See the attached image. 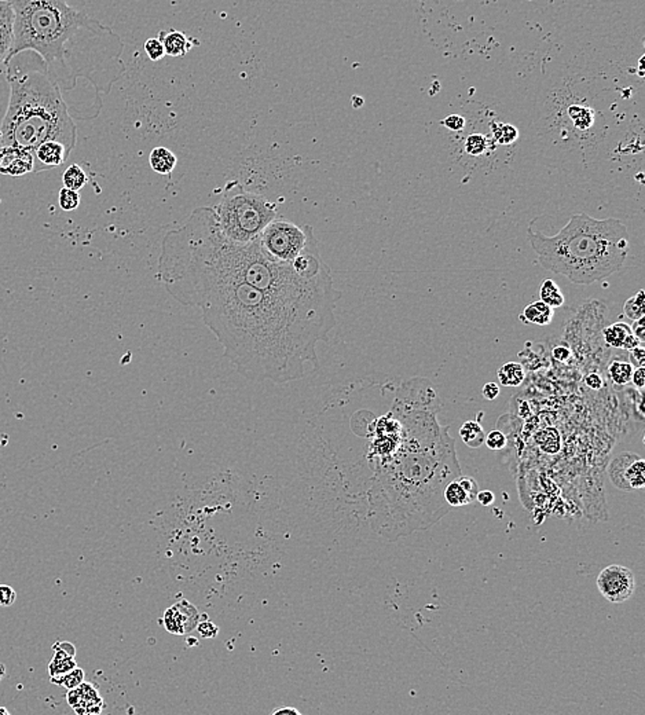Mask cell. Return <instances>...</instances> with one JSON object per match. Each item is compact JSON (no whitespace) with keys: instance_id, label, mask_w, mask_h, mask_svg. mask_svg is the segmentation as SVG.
<instances>
[{"instance_id":"obj_47","label":"cell","mask_w":645,"mask_h":715,"mask_svg":"<svg viewBox=\"0 0 645 715\" xmlns=\"http://www.w3.org/2000/svg\"><path fill=\"white\" fill-rule=\"evenodd\" d=\"M0 715H10V711L6 707H0Z\"/></svg>"},{"instance_id":"obj_45","label":"cell","mask_w":645,"mask_h":715,"mask_svg":"<svg viewBox=\"0 0 645 715\" xmlns=\"http://www.w3.org/2000/svg\"><path fill=\"white\" fill-rule=\"evenodd\" d=\"M295 714L300 715V711L295 707H284V709H277L273 711V715Z\"/></svg>"},{"instance_id":"obj_37","label":"cell","mask_w":645,"mask_h":715,"mask_svg":"<svg viewBox=\"0 0 645 715\" xmlns=\"http://www.w3.org/2000/svg\"><path fill=\"white\" fill-rule=\"evenodd\" d=\"M442 124L447 130H450V131L461 132L465 128V125H467V120L464 119L462 116H460V115H452V116H449V118L443 120Z\"/></svg>"},{"instance_id":"obj_20","label":"cell","mask_w":645,"mask_h":715,"mask_svg":"<svg viewBox=\"0 0 645 715\" xmlns=\"http://www.w3.org/2000/svg\"><path fill=\"white\" fill-rule=\"evenodd\" d=\"M498 380L503 387H518L525 382V369L518 362H506L497 372Z\"/></svg>"},{"instance_id":"obj_43","label":"cell","mask_w":645,"mask_h":715,"mask_svg":"<svg viewBox=\"0 0 645 715\" xmlns=\"http://www.w3.org/2000/svg\"><path fill=\"white\" fill-rule=\"evenodd\" d=\"M496 500L494 497V493L489 491V490H484V491H479L478 496H476V500L479 503H481L483 506H489L491 505L493 502Z\"/></svg>"},{"instance_id":"obj_18","label":"cell","mask_w":645,"mask_h":715,"mask_svg":"<svg viewBox=\"0 0 645 715\" xmlns=\"http://www.w3.org/2000/svg\"><path fill=\"white\" fill-rule=\"evenodd\" d=\"M553 316L554 309H552L547 303L540 300L525 307V310L520 314V321L525 324L547 326L553 321Z\"/></svg>"},{"instance_id":"obj_40","label":"cell","mask_w":645,"mask_h":715,"mask_svg":"<svg viewBox=\"0 0 645 715\" xmlns=\"http://www.w3.org/2000/svg\"><path fill=\"white\" fill-rule=\"evenodd\" d=\"M630 382H633L636 385V388L639 389H643L645 385V369L644 366H640L637 367L636 370H633V374H632V380Z\"/></svg>"},{"instance_id":"obj_19","label":"cell","mask_w":645,"mask_h":715,"mask_svg":"<svg viewBox=\"0 0 645 715\" xmlns=\"http://www.w3.org/2000/svg\"><path fill=\"white\" fill-rule=\"evenodd\" d=\"M149 163L154 172L169 175L176 167L178 159L167 147H154L149 156Z\"/></svg>"},{"instance_id":"obj_2","label":"cell","mask_w":645,"mask_h":715,"mask_svg":"<svg viewBox=\"0 0 645 715\" xmlns=\"http://www.w3.org/2000/svg\"><path fill=\"white\" fill-rule=\"evenodd\" d=\"M159 280L169 296L193 286L239 281L293 302L336 306L341 297L333 277L303 280L290 263L270 259L258 239L249 242L226 239L214 208L208 207L195 208L181 227L164 236Z\"/></svg>"},{"instance_id":"obj_28","label":"cell","mask_w":645,"mask_h":715,"mask_svg":"<svg viewBox=\"0 0 645 715\" xmlns=\"http://www.w3.org/2000/svg\"><path fill=\"white\" fill-rule=\"evenodd\" d=\"M569 115L573 120V125L579 130H589L593 125L595 116H593V112L588 108L573 105V106L569 108Z\"/></svg>"},{"instance_id":"obj_34","label":"cell","mask_w":645,"mask_h":715,"mask_svg":"<svg viewBox=\"0 0 645 715\" xmlns=\"http://www.w3.org/2000/svg\"><path fill=\"white\" fill-rule=\"evenodd\" d=\"M484 443L491 450H502L506 446V436L502 433L501 430L496 429V430H491L484 437Z\"/></svg>"},{"instance_id":"obj_15","label":"cell","mask_w":645,"mask_h":715,"mask_svg":"<svg viewBox=\"0 0 645 715\" xmlns=\"http://www.w3.org/2000/svg\"><path fill=\"white\" fill-rule=\"evenodd\" d=\"M603 336L608 345H612L615 348H623L626 351H630L641 345V341L632 332V326H629L624 322H617L605 328Z\"/></svg>"},{"instance_id":"obj_42","label":"cell","mask_w":645,"mask_h":715,"mask_svg":"<svg viewBox=\"0 0 645 715\" xmlns=\"http://www.w3.org/2000/svg\"><path fill=\"white\" fill-rule=\"evenodd\" d=\"M585 384L590 389H596L598 391V389H601V387H603V380H601V377L598 376V373H590V374H588L585 377Z\"/></svg>"},{"instance_id":"obj_23","label":"cell","mask_w":645,"mask_h":715,"mask_svg":"<svg viewBox=\"0 0 645 715\" xmlns=\"http://www.w3.org/2000/svg\"><path fill=\"white\" fill-rule=\"evenodd\" d=\"M460 436L467 446L474 447V449H476L481 443H484V437H486L484 430L478 421H467L460 429Z\"/></svg>"},{"instance_id":"obj_10","label":"cell","mask_w":645,"mask_h":715,"mask_svg":"<svg viewBox=\"0 0 645 715\" xmlns=\"http://www.w3.org/2000/svg\"><path fill=\"white\" fill-rule=\"evenodd\" d=\"M33 153L16 146H3L0 149V173L6 176H24L33 172Z\"/></svg>"},{"instance_id":"obj_25","label":"cell","mask_w":645,"mask_h":715,"mask_svg":"<svg viewBox=\"0 0 645 715\" xmlns=\"http://www.w3.org/2000/svg\"><path fill=\"white\" fill-rule=\"evenodd\" d=\"M491 134H493L494 142L503 144V146L512 144V143L516 142L519 138L518 128L510 124H503V122H493L491 124Z\"/></svg>"},{"instance_id":"obj_1","label":"cell","mask_w":645,"mask_h":715,"mask_svg":"<svg viewBox=\"0 0 645 715\" xmlns=\"http://www.w3.org/2000/svg\"><path fill=\"white\" fill-rule=\"evenodd\" d=\"M197 307L223 355L251 382L285 384L318 369L316 344L336 326L332 304L287 300L239 281L193 286L172 296Z\"/></svg>"},{"instance_id":"obj_4","label":"cell","mask_w":645,"mask_h":715,"mask_svg":"<svg viewBox=\"0 0 645 715\" xmlns=\"http://www.w3.org/2000/svg\"><path fill=\"white\" fill-rule=\"evenodd\" d=\"M10 96L0 127L3 146L35 151L46 141L74 149L77 128L62 91L43 58L24 50L4 62Z\"/></svg>"},{"instance_id":"obj_36","label":"cell","mask_w":645,"mask_h":715,"mask_svg":"<svg viewBox=\"0 0 645 715\" xmlns=\"http://www.w3.org/2000/svg\"><path fill=\"white\" fill-rule=\"evenodd\" d=\"M197 631L201 634L202 639H215L219 633V627L216 626L215 623L210 622V620H204L197 624Z\"/></svg>"},{"instance_id":"obj_41","label":"cell","mask_w":645,"mask_h":715,"mask_svg":"<svg viewBox=\"0 0 645 715\" xmlns=\"http://www.w3.org/2000/svg\"><path fill=\"white\" fill-rule=\"evenodd\" d=\"M644 322L645 316H643V318H640V319L634 321V322H633V328H632V332H633V334H634V336H636V337H637L641 343L644 341L645 338Z\"/></svg>"},{"instance_id":"obj_14","label":"cell","mask_w":645,"mask_h":715,"mask_svg":"<svg viewBox=\"0 0 645 715\" xmlns=\"http://www.w3.org/2000/svg\"><path fill=\"white\" fill-rule=\"evenodd\" d=\"M54 656L48 665L50 678L64 675L77 668L76 665V646L69 641H57L52 645Z\"/></svg>"},{"instance_id":"obj_5","label":"cell","mask_w":645,"mask_h":715,"mask_svg":"<svg viewBox=\"0 0 645 715\" xmlns=\"http://www.w3.org/2000/svg\"><path fill=\"white\" fill-rule=\"evenodd\" d=\"M527 229V239L540 264L554 274L564 275L576 285L601 281L624 265L629 252V231L620 219H596L575 214L556 234L545 236Z\"/></svg>"},{"instance_id":"obj_11","label":"cell","mask_w":645,"mask_h":715,"mask_svg":"<svg viewBox=\"0 0 645 715\" xmlns=\"http://www.w3.org/2000/svg\"><path fill=\"white\" fill-rule=\"evenodd\" d=\"M67 700L76 714H99L103 710V699L96 687L90 682H81L69 690Z\"/></svg>"},{"instance_id":"obj_39","label":"cell","mask_w":645,"mask_h":715,"mask_svg":"<svg viewBox=\"0 0 645 715\" xmlns=\"http://www.w3.org/2000/svg\"><path fill=\"white\" fill-rule=\"evenodd\" d=\"M629 357H630V363H634L637 367L640 366H644L645 363V351L644 348L641 345L633 348L629 351Z\"/></svg>"},{"instance_id":"obj_13","label":"cell","mask_w":645,"mask_h":715,"mask_svg":"<svg viewBox=\"0 0 645 715\" xmlns=\"http://www.w3.org/2000/svg\"><path fill=\"white\" fill-rule=\"evenodd\" d=\"M478 481L474 477L462 476L450 481L445 488V500L449 506H465L476 500Z\"/></svg>"},{"instance_id":"obj_46","label":"cell","mask_w":645,"mask_h":715,"mask_svg":"<svg viewBox=\"0 0 645 715\" xmlns=\"http://www.w3.org/2000/svg\"><path fill=\"white\" fill-rule=\"evenodd\" d=\"M4 674H6V668H4V665L0 663V680L4 677Z\"/></svg>"},{"instance_id":"obj_6","label":"cell","mask_w":645,"mask_h":715,"mask_svg":"<svg viewBox=\"0 0 645 715\" xmlns=\"http://www.w3.org/2000/svg\"><path fill=\"white\" fill-rule=\"evenodd\" d=\"M217 226L226 239L249 242L258 239L264 227L277 217V204L262 194L230 188L214 207Z\"/></svg>"},{"instance_id":"obj_35","label":"cell","mask_w":645,"mask_h":715,"mask_svg":"<svg viewBox=\"0 0 645 715\" xmlns=\"http://www.w3.org/2000/svg\"><path fill=\"white\" fill-rule=\"evenodd\" d=\"M17 600L16 590L4 583H0V607H11Z\"/></svg>"},{"instance_id":"obj_31","label":"cell","mask_w":645,"mask_h":715,"mask_svg":"<svg viewBox=\"0 0 645 715\" xmlns=\"http://www.w3.org/2000/svg\"><path fill=\"white\" fill-rule=\"evenodd\" d=\"M176 607L181 610V612L183 615L186 633L194 630L197 627V624L200 623V618H201L200 614H198V611H197V608L193 604H190L189 601H186V600H182L181 602H176Z\"/></svg>"},{"instance_id":"obj_16","label":"cell","mask_w":645,"mask_h":715,"mask_svg":"<svg viewBox=\"0 0 645 715\" xmlns=\"http://www.w3.org/2000/svg\"><path fill=\"white\" fill-rule=\"evenodd\" d=\"M159 39L161 40V43L164 46L166 55H169V57H185L191 48L200 45V42L197 39L188 38L183 32L173 30V29L169 32L161 30L159 33Z\"/></svg>"},{"instance_id":"obj_29","label":"cell","mask_w":645,"mask_h":715,"mask_svg":"<svg viewBox=\"0 0 645 715\" xmlns=\"http://www.w3.org/2000/svg\"><path fill=\"white\" fill-rule=\"evenodd\" d=\"M50 680H51L52 684L64 687V688H67L69 691V690L79 687L81 682H84L86 681V675H84V670L83 668H74L69 673L64 674V675L54 677V678H50Z\"/></svg>"},{"instance_id":"obj_30","label":"cell","mask_w":645,"mask_h":715,"mask_svg":"<svg viewBox=\"0 0 645 715\" xmlns=\"http://www.w3.org/2000/svg\"><path fill=\"white\" fill-rule=\"evenodd\" d=\"M464 149L469 156L478 157L490 149V139L483 134H472L465 139Z\"/></svg>"},{"instance_id":"obj_22","label":"cell","mask_w":645,"mask_h":715,"mask_svg":"<svg viewBox=\"0 0 645 715\" xmlns=\"http://www.w3.org/2000/svg\"><path fill=\"white\" fill-rule=\"evenodd\" d=\"M89 182V176L86 171L80 167L79 164H73L65 169L62 175V183L64 188L72 189V190L80 191Z\"/></svg>"},{"instance_id":"obj_12","label":"cell","mask_w":645,"mask_h":715,"mask_svg":"<svg viewBox=\"0 0 645 715\" xmlns=\"http://www.w3.org/2000/svg\"><path fill=\"white\" fill-rule=\"evenodd\" d=\"M72 150L58 141H46L33 151V172H42L65 164Z\"/></svg>"},{"instance_id":"obj_27","label":"cell","mask_w":645,"mask_h":715,"mask_svg":"<svg viewBox=\"0 0 645 715\" xmlns=\"http://www.w3.org/2000/svg\"><path fill=\"white\" fill-rule=\"evenodd\" d=\"M164 624L169 633L172 634H185V619L181 610L175 605L168 608L164 614Z\"/></svg>"},{"instance_id":"obj_7","label":"cell","mask_w":645,"mask_h":715,"mask_svg":"<svg viewBox=\"0 0 645 715\" xmlns=\"http://www.w3.org/2000/svg\"><path fill=\"white\" fill-rule=\"evenodd\" d=\"M314 230L311 226H297L285 219H274L259 234L258 242L264 253L274 262L290 263L307 245Z\"/></svg>"},{"instance_id":"obj_8","label":"cell","mask_w":645,"mask_h":715,"mask_svg":"<svg viewBox=\"0 0 645 715\" xmlns=\"http://www.w3.org/2000/svg\"><path fill=\"white\" fill-rule=\"evenodd\" d=\"M596 583L600 595L612 604L627 601L636 592L634 572L620 564H612L601 570Z\"/></svg>"},{"instance_id":"obj_32","label":"cell","mask_w":645,"mask_h":715,"mask_svg":"<svg viewBox=\"0 0 645 715\" xmlns=\"http://www.w3.org/2000/svg\"><path fill=\"white\" fill-rule=\"evenodd\" d=\"M58 201H59L61 210H64L67 212H71V211H74L80 205V193L72 190V189H68V188H62L59 190Z\"/></svg>"},{"instance_id":"obj_17","label":"cell","mask_w":645,"mask_h":715,"mask_svg":"<svg viewBox=\"0 0 645 715\" xmlns=\"http://www.w3.org/2000/svg\"><path fill=\"white\" fill-rule=\"evenodd\" d=\"M13 8L8 0H0V64L8 58L13 45Z\"/></svg>"},{"instance_id":"obj_44","label":"cell","mask_w":645,"mask_h":715,"mask_svg":"<svg viewBox=\"0 0 645 715\" xmlns=\"http://www.w3.org/2000/svg\"><path fill=\"white\" fill-rule=\"evenodd\" d=\"M553 357L560 362H564L570 358V350L567 347H557L553 350Z\"/></svg>"},{"instance_id":"obj_38","label":"cell","mask_w":645,"mask_h":715,"mask_svg":"<svg viewBox=\"0 0 645 715\" xmlns=\"http://www.w3.org/2000/svg\"><path fill=\"white\" fill-rule=\"evenodd\" d=\"M481 394H483L484 399L494 401L500 395V385L496 384V382H487V384H484V387L481 389Z\"/></svg>"},{"instance_id":"obj_26","label":"cell","mask_w":645,"mask_h":715,"mask_svg":"<svg viewBox=\"0 0 645 715\" xmlns=\"http://www.w3.org/2000/svg\"><path fill=\"white\" fill-rule=\"evenodd\" d=\"M624 315L632 319L633 322L643 318L645 312V293L643 289H640L634 296H632L623 306Z\"/></svg>"},{"instance_id":"obj_3","label":"cell","mask_w":645,"mask_h":715,"mask_svg":"<svg viewBox=\"0 0 645 715\" xmlns=\"http://www.w3.org/2000/svg\"><path fill=\"white\" fill-rule=\"evenodd\" d=\"M8 3L14 16L8 58L24 50L38 52L61 91L73 90L79 79L91 81L96 94L106 88L103 76L113 58L110 45L119 39L110 28L73 8L67 0Z\"/></svg>"},{"instance_id":"obj_9","label":"cell","mask_w":645,"mask_h":715,"mask_svg":"<svg viewBox=\"0 0 645 715\" xmlns=\"http://www.w3.org/2000/svg\"><path fill=\"white\" fill-rule=\"evenodd\" d=\"M612 483L624 491L645 487V461L636 454H622L610 467Z\"/></svg>"},{"instance_id":"obj_21","label":"cell","mask_w":645,"mask_h":715,"mask_svg":"<svg viewBox=\"0 0 645 715\" xmlns=\"http://www.w3.org/2000/svg\"><path fill=\"white\" fill-rule=\"evenodd\" d=\"M633 365L624 360H614L608 366V377L617 387H623L632 380Z\"/></svg>"},{"instance_id":"obj_33","label":"cell","mask_w":645,"mask_h":715,"mask_svg":"<svg viewBox=\"0 0 645 715\" xmlns=\"http://www.w3.org/2000/svg\"><path fill=\"white\" fill-rule=\"evenodd\" d=\"M144 51L152 61H160L166 57V50L159 38H150L144 42Z\"/></svg>"},{"instance_id":"obj_24","label":"cell","mask_w":645,"mask_h":715,"mask_svg":"<svg viewBox=\"0 0 645 715\" xmlns=\"http://www.w3.org/2000/svg\"><path fill=\"white\" fill-rule=\"evenodd\" d=\"M540 296H541V300L544 303H547L552 309H559L566 302V297L561 293L560 287L552 280H545L542 282L541 290H540Z\"/></svg>"}]
</instances>
